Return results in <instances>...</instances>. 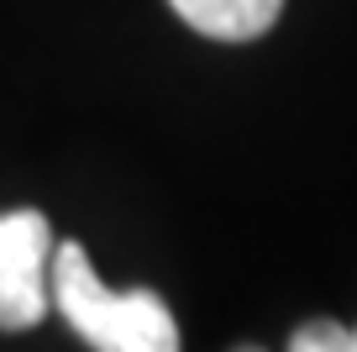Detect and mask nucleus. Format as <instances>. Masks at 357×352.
<instances>
[{"label":"nucleus","instance_id":"nucleus-5","mask_svg":"<svg viewBox=\"0 0 357 352\" xmlns=\"http://www.w3.org/2000/svg\"><path fill=\"white\" fill-rule=\"evenodd\" d=\"M236 352H263V347H236Z\"/></svg>","mask_w":357,"mask_h":352},{"label":"nucleus","instance_id":"nucleus-4","mask_svg":"<svg viewBox=\"0 0 357 352\" xmlns=\"http://www.w3.org/2000/svg\"><path fill=\"white\" fill-rule=\"evenodd\" d=\"M289 352H352V331L336 321H305L289 337Z\"/></svg>","mask_w":357,"mask_h":352},{"label":"nucleus","instance_id":"nucleus-3","mask_svg":"<svg viewBox=\"0 0 357 352\" xmlns=\"http://www.w3.org/2000/svg\"><path fill=\"white\" fill-rule=\"evenodd\" d=\"M200 37L215 43H252L279 22L284 0H168Z\"/></svg>","mask_w":357,"mask_h":352},{"label":"nucleus","instance_id":"nucleus-1","mask_svg":"<svg viewBox=\"0 0 357 352\" xmlns=\"http://www.w3.org/2000/svg\"><path fill=\"white\" fill-rule=\"evenodd\" d=\"M47 300L95 352H178L174 310L153 289H111L95 274L84 242H53Z\"/></svg>","mask_w":357,"mask_h":352},{"label":"nucleus","instance_id":"nucleus-6","mask_svg":"<svg viewBox=\"0 0 357 352\" xmlns=\"http://www.w3.org/2000/svg\"><path fill=\"white\" fill-rule=\"evenodd\" d=\"M352 352H357V326H352Z\"/></svg>","mask_w":357,"mask_h":352},{"label":"nucleus","instance_id":"nucleus-2","mask_svg":"<svg viewBox=\"0 0 357 352\" xmlns=\"http://www.w3.org/2000/svg\"><path fill=\"white\" fill-rule=\"evenodd\" d=\"M53 226L43 210H0V331H26L47 316Z\"/></svg>","mask_w":357,"mask_h":352}]
</instances>
